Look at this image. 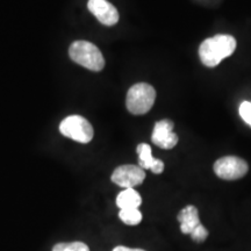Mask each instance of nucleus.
Returning a JSON list of instances; mask_svg holds the SVG:
<instances>
[{
    "instance_id": "14",
    "label": "nucleus",
    "mask_w": 251,
    "mask_h": 251,
    "mask_svg": "<svg viewBox=\"0 0 251 251\" xmlns=\"http://www.w3.org/2000/svg\"><path fill=\"white\" fill-rule=\"evenodd\" d=\"M240 115L244 122L251 127V102L243 101L240 106Z\"/></svg>"
},
{
    "instance_id": "8",
    "label": "nucleus",
    "mask_w": 251,
    "mask_h": 251,
    "mask_svg": "<svg viewBox=\"0 0 251 251\" xmlns=\"http://www.w3.org/2000/svg\"><path fill=\"white\" fill-rule=\"evenodd\" d=\"M90 12L105 26H114L119 21V12L107 0H89Z\"/></svg>"
},
{
    "instance_id": "4",
    "label": "nucleus",
    "mask_w": 251,
    "mask_h": 251,
    "mask_svg": "<svg viewBox=\"0 0 251 251\" xmlns=\"http://www.w3.org/2000/svg\"><path fill=\"white\" fill-rule=\"evenodd\" d=\"M59 131L63 136L79 143H89L93 139V127L85 118L80 115H70L59 125Z\"/></svg>"
},
{
    "instance_id": "7",
    "label": "nucleus",
    "mask_w": 251,
    "mask_h": 251,
    "mask_svg": "<svg viewBox=\"0 0 251 251\" xmlns=\"http://www.w3.org/2000/svg\"><path fill=\"white\" fill-rule=\"evenodd\" d=\"M174 122L169 119L158 121L153 127L151 141L162 149H172L178 143L177 134L174 133Z\"/></svg>"
},
{
    "instance_id": "15",
    "label": "nucleus",
    "mask_w": 251,
    "mask_h": 251,
    "mask_svg": "<svg viewBox=\"0 0 251 251\" xmlns=\"http://www.w3.org/2000/svg\"><path fill=\"white\" fill-rule=\"evenodd\" d=\"M190 235L194 241L201 242V241H205L208 237V230L202 225H199Z\"/></svg>"
},
{
    "instance_id": "13",
    "label": "nucleus",
    "mask_w": 251,
    "mask_h": 251,
    "mask_svg": "<svg viewBox=\"0 0 251 251\" xmlns=\"http://www.w3.org/2000/svg\"><path fill=\"white\" fill-rule=\"evenodd\" d=\"M52 251H90V248L84 242H70V243H57L52 248Z\"/></svg>"
},
{
    "instance_id": "2",
    "label": "nucleus",
    "mask_w": 251,
    "mask_h": 251,
    "mask_svg": "<svg viewBox=\"0 0 251 251\" xmlns=\"http://www.w3.org/2000/svg\"><path fill=\"white\" fill-rule=\"evenodd\" d=\"M69 56L77 64L91 71H101L105 67V58L98 47L87 41H76L69 48Z\"/></svg>"
},
{
    "instance_id": "10",
    "label": "nucleus",
    "mask_w": 251,
    "mask_h": 251,
    "mask_svg": "<svg viewBox=\"0 0 251 251\" xmlns=\"http://www.w3.org/2000/svg\"><path fill=\"white\" fill-rule=\"evenodd\" d=\"M178 221L180 222V230L183 234H191L198 226L201 225L197 207L186 206L178 214Z\"/></svg>"
},
{
    "instance_id": "12",
    "label": "nucleus",
    "mask_w": 251,
    "mask_h": 251,
    "mask_svg": "<svg viewBox=\"0 0 251 251\" xmlns=\"http://www.w3.org/2000/svg\"><path fill=\"white\" fill-rule=\"evenodd\" d=\"M119 218L124 224L128 226H136L142 221V213L139 211V208L131 209H120L119 212Z\"/></svg>"
},
{
    "instance_id": "5",
    "label": "nucleus",
    "mask_w": 251,
    "mask_h": 251,
    "mask_svg": "<svg viewBox=\"0 0 251 251\" xmlns=\"http://www.w3.org/2000/svg\"><path fill=\"white\" fill-rule=\"evenodd\" d=\"M249 166L244 159L236 156H226L218 159L214 164V172L225 180H236L247 175Z\"/></svg>"
},
{
    "instance_id": "16",
    "label": "nucleus",
    "mask_w": 251,
    "mask_h": 251,
    "mask_svg": "<svg viewBox=\"0 0 251 251\" xmlns=\"http://www.w3.org/2000/svg\"><path fill=\"white\" fill-rule=\"evenodd\" d=\"M113 251H130V248H127V247H124V246H119V247H115Z\"/></svg>"
},
{
    "instance_id": "9",
    "label": "nucleus",
    "mask_w": 251,
    "mask_h": 251,
    "mask_svg": "<svg viewBox=\"0 0 251 251\" xmlns=\"http://www.w3.org/2000/svg\"><path fill=\"white\" fill-rule=\"evenodd\" d=\"M137 153H139V166L143 170H151L153 174H162L164 171V163L161 159L153 158L151 148L149 144L141 143L137 146Z\"/></svg>"
},
{
    "instance_id": "6",
    "label": "nucleus",
    "mask_w": 251,
    "mask_h": 251,
    "mask_svg": "<svg viewBox=\"0 0 251 251\" xmlns=\"http://www.w3.org/2000/svg\"><path fill=\"white\" fill-rule=\"evenodd\" d=\"M146 172L139 165H121L114 170L111 179L118 186L124 188H134L143 183Z\"/></svg>"
},
{
    "instance_id": "3",
    "label": "nucleus",
    "mask_w": 251,
    "mask_h": 251,
    "mask_svg": "<svg viewBox=\"0 0 251 251\" xmlns=\"http://www.w3.org/2000/svg\"><path fill=\"white\" fill-rule=\"evenodd\" d=\"M155 99V89L147 83H139L131 86L128 91L126 105L131 114L143 115L151 109Z\"/></svg>"
},
{
    "instance_id": "17",
    "label": "nucleus",
    "mask_w": 251,
    "mask_h": 251,
    "mask_svg": "<svg viewBox=\"0 0 251 251\" xmlns=\"http://www.w3.org/2000/svg\"><path fill=\"white\" fill-rule=\"evenodd\" d=\"M130 251H146V250H143V249H130Z\"/></svg>"
},
{
    "instance_id": "1",
    "label": "nucleus",
    "mask_w": 251,
    "mask_h": 251,
    "mask_svg": "<svg viewBox=\"0 0 251 251\" xmlns=\"http://www.w3.org/2000/svg\"><path fill=\"white\" fill-rule=\"evenodd\" d=\"M236 49V40L227 34H219L203 41L199 47V57L203 65L214 68Z\"/></svg>"
},
{
    "instance_id": "11",
    "label": "nucleus",
    "mask_w": 251,
    "mask_h": 251,
    "mask_svg": "<svg viewBox=\"0 0 251 251\" xmlns=\"http://www.w3.org/2000/svg\"><path fill=\"white\" fill-rule=\"evenodd\" d=\"M142 203V198L134 188H125L117 197V206L120 209L139 208Z\"/></svg>"
}]
</instances>
